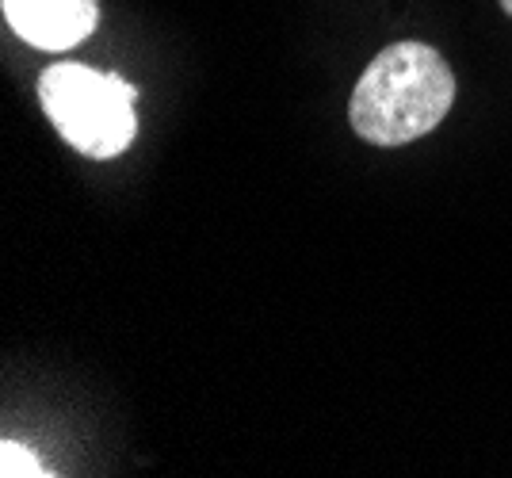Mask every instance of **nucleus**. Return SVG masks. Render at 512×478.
Returning a JSON list of instances; mask_svg holds the SVG:
<instances>
[{
  "instance_id": "f257e3e1",
  "label": "nucleus",
  "mask_w": 512,
  "mask_h": 478,
  "mask_svg": "<svg viewBox=\"0 0 512 478\" xmlns=\"http://www.w3.org/2000/svg\"><path fill=\"white\" fill-rule=\"evenodd\" d=\"M455 104V77L428 43H390L371 58L352 92V131L371 146H406L436 131Z\"/></svg>"
},
{
  "instance_id": "f03ea898",
  "label": "nucleus",
  "mask_w": 512,
  "mask_h": 478,
  "mask_svg": "<svg viewBox=\"0 0 512 478\" xmlns=\"http://www.w3.org/2000/svg\"><path fill=\"white\" fill-rule=\"evenodd\" d=\"M39 100L65 142L96 161L119 157L138 134V88L119 73H100L81 62L50 66L39 77Z\"/></svg>"
},
{
  "instance_id": "7ed1b4c3",
  "label": "nucleus",
  "mask_w": 512,
  "mask_h": 478,
  "mask_svg": "<svg viewBox=\"0 0 512 478\" xmlns=\"http://www.w3.org/2000/svg\"><path fill=\"white\" fill-rule=\"evenodd\" d=\"M8 27L39 50H69L85 43L100 23L96 0H0Z\"/></svg>"
},
{
  "instance_id": "20e7f679",
  "label": "nucleus",
  "mask_w": 512,
  "mask_h": 478,
  "mask_svg": "<svg viewBox=\"0 0 512 478\" xmlns=\"http://www.w3.org/2000/svg\"><path fill=\"white\" fill-rule=\"evenodd\" d=\"M0 475L4 478H20V475L39 478V475H50V471H43V463L31 456L20 440H4V444H0Z\"/></svg>"
},
{
  "instance_id": "39448f33",
  "label": "nucleus",
  "mask_w": 512,
  "mask_h": 478,
  "mask_svg": "<svg viewBox=\"0 0 512 478\" xmlns=\"http://www.w3.org/2000/svg\"><path fill=\"white\" fill-rule=\"evenodd\" d=\"M501 8H505V12L512 16V0H501Z\"/></svg>"
}]
</instances>
